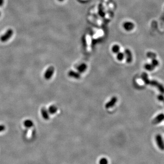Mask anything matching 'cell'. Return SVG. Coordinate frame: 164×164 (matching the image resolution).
Listing matches in <instances>:
<instances>
[{
  "instance_id": "obj_1",
  "label": "cell",
  "mask_w": 164,
  "mask_h": 164,
  "mask_svg": "<svg viewBox=\"0 0 164 164\" xmlns=\"http://www.w3.org/2000/svg\"><path fill=\"white\" fill-rule=\"evenodd\" d=\"M149 85L157 88L161 94H164V86L158 81L156 80H150Z\"/></svg>"
},
{
  "instance_id": "obj_2",
  "label": "cell",
  "mask_w": 164,
  "mask_h": 164,
  "mask_svg": "<svg viewBox=\"0 0 164 164\" xmlns=\"http://www.w3.org/2000/svg\"><path fill=\"white\" fill-rule=\"evenodd\" d=\"M155 140L159 149L162 151H164V141L161 135L160 134L156 135Z\"/></svg>"
},
{
  "instance_id": "obj_3",
  "label": "cell",
  "mask_w": 164,
  "mask_h": 164,
  "mask_svg": "<svg viewBox=\"0 0 164 164\" xmlns=\"http://www.w3.org/2000/svg\"><path fill=\"white\" fill-rule=\"evenodd\" d=\"M13 34V31L12 29H9L7 31L4 35H2L0 38V40L2 42H6L12 37Z\"/></svg>"
},
{
  "instance_id": "obj_4",
  "label": "cell",
  "mask_w": 164,
  "mask_h": 164,
  "mask_svg": "<svg viewBox=\"0 0 164 164\" xmlns=\"http://www.w3.org/2000/svg\"><path fill=\"white\" fill-rule=\"evenodd\" d=\"M123 27L124 29L128 31H130L133 30L134 27V23L132 22L126 21L124 22L123 24Z\"/></svg>"
},
{
  "instance_id": "obj_5",
  "label": "cell",
  "mask_w": 164,
  "mask_h": 164,
  "mask_svg": "<svg viewBox=\"0 0 164 164\" xmlns=\"http://www.w3.org/2000/svg\"><path fill=\"white\" fill-rule=\"evenodd\" d=\"M54 68L53 66L49 67L47 69L44 74V78L46 79L49 80L52 77L54 74Z\"/></svg>"
},
{
  "instance_id": "obj_6",
  "label": "cell",
  "mask_w": 164,
  "mask_h": 164,
  "mask_svg": "<svg viewBox=\"0 0 164 164\" xmlns=\"http://www.w3.org/2000/svg\"><path fill=\"white\" fill-rule=\"evenodd\" d=\"M164 120V114L163 113H160L157 115L154 118L152 121L153 125H156L163 122Z\"/></svg>"
},
{
  "instance_id": "obj_7",
  "label": "cell",
  "mask_w": 164,
  "mask_h": 164,
  "mask_svg": "<svg viewBox=\"0 0 164 164\" xmlns=\"http://www.w3.org/2000/svg\"><path fill=\"white\" fill-rule=\"evenodd\" d=\"M124 54L126 58V62L128 63H131L133 60V55L131 51L129 49H126L124 51Z\"/></svg>"
},
{
  "instance_id": "obj_8",
  "label": "cell",
  "mask_w": 164,
  "mask_h": 164,
  "mask_svg": "<svg viewBox=\"0 0 164 164\" xmlns=\"http://www.w3.org/2000/svg\"><path fill=\"white\" fill-rule=\"evenodd\" d=\"M118 101V99L116 97H113L110 100L105 104V107L106 109H108L111 108H112L115 106V104L117 103Z\"/></svg>"
},
{
  "instance_id": "obj_9",
  "label": "cell",
  "mask_w": 164,
  "mask_h": 164,
  "mask_svg": "<svg viewBox=\"0 0 164 164\" xmlns=\"http://www.w3.org/2000/svg\"><path fill=\"white\" fill-rule=\"evenodd\" d=\"M68 75L71 78H73L76 79H79L81 77L80 73L75 72L73 70H70V71H69Z\"/></svg>"
},
{
  "instance_id": "obj_10",
  "label": "cell",
  "mask_w": 164,
  "mask_h": 164,
  "mask_svg": "<svg viewBox=\"0 0 164 164\" xmlns=\"http://www.w3.org/2000/svg\"><path fill=\"white\" fill-rule=\"evenodd\" d=\"M41 114L42 118L45 120H48L49 118V115L47 110L45 107H43L41 109Z\"/></svg>"
},
{
  "instance_id": "obj_11",
  "label": "cell",
  "mask_w": 164,
  "mask_h": 164,
  "mask_svg": "<svg viewBox=\"0 0 164 164\" xmlns=\"http://www.w3.org/2000/svg\"><path fill=\"white\" fill-rule=\"evenodd\" d=\"M141 78L144 83L146 85H149L150 80L149 78L148 74L145 72H143L141 74Z\"/></svg>"
},
{
  "instance_id": "obj_12",
  "label": "cell",
  "mask_w": 164,
  "mask_h": 164,
  "mask_svg": "<svg viewBox=\"0 0 164 164\" xmlns=\"http://www.w3.org/2000/svg\"><path fill=\"white\" fill-rule=\"evenodd\" d=\"M87 69V65L85 63H82L80 65H79L78 68L77 70L78 71V72L80 73H84Z\"/></svg>"
},
{
  "instance_id": "obj_13",
  "label": "cell",
  "mask_w": 164,
  "mask_h": 164,
  "mask_svg": "<svg viewBox=\"0 0 164 164\" xmlns=\"http://www.w3.org/2000/svg\"><path fill=\"white\" fill-rule=\"evenodd\" d=\"M57 107L54 105H52L50 106L49 108H48V109L49 114H51V115H54V114H55L57 112Z\"/></svg>"
},
{
  "instance_id": "obj_14",
  "label": "cell",
  "mask_w": 164,
  "mask_h": 164,
  "mask_svg": "<svg viewBox=\"0 0 164 164\" xmlns=\"http://www.w3.org/2000/svg\"><path fill=\"white\" fill-rule=\"evenodd\" d=\"M24 125L26 128H31L33 125V122L30 119H27L24 122Z\"/></svg>"
},
{
  "instance_id": "obj_15",
  "label": "cell",
  "mask_w": 164,
  "mask_h": 164,
  "mask_svg": "<svg viewBox=\"0 0 164 164\" xmlns=\"http://www.w3.org/2000/svg\"><path fill=\"white\" fill-rule=\"evenodd\" d=\"M144 68L148 71H152L155 69V67L151 63H146L144 65Z\"/></svg>"
},
{
  "instance_id": "obj_16",
  "label": "cell",
  "mask_w": 164,
  "mask_h": 164,
  "mask_svg": "<svg viewBox=\"0 0 164 164\" xmlns=\"http://www.w3.org/2000/svg\"><path fill=\"white\" fill-rule=\"evenodd\" d=\"M112 51L114 54H117L120 51V47L118 44H115L112 47Z\"/></svg>"
},
{
  "instance_id": "obj_17",
  "label": "cell",
  "mask_w": 164,
  "mask_h": 164,
  "mask_svg": "<svg viewBox=\"0 0 164 164\" xmlns=\"http://www.w3.org/2000/svg\"><path fill=\"white\" fill-rule=\"evenodd\" d=\"M116 57H117V60L118 61H122L125 57V55L124 53L119 52L117 54Z\"/></svg>"
},
{
  "instance_id": "obj_18",
  "label": "cell",
  "mask_w": 164,
  "mask_h": 164,
  "mask_svg": "<svg viewBox=\"0 0 164 164\" xmlns=\"http://www.w3.org/2000/svg\"><path fill=\"white\" fill-rule=\"evenodd\" d=\"M146 56L149 58L151 59V60L156 58L157 57L156 54L152 52H148L146 54Z\"/></svg>"
},
{
  "instance_id": "obj_19",
  "label": "cell",
  "mask_w": 164,
  "mask_h": 164,
  "mask_svg": "<svg viewBox=\"0 0 164 164\" xmlns=\"http://www.w3.org/2000/svg\"><path fill=\"white\" fill-rule=\"evenodd\" d=\"M152 64L155 68L156 67H157L159 65V62L158 60L156 59V58H155V59H152L151 60V63Z\"/></svg>"
},
{
  "instance_id": "obj_20",
  "label": "cell",
  "mask_w": 164,
  "mask_h": 164,
  "mask_svg": "<svg viewBox=\"0 0 164 164\" xmlns=\"http://www.w3.org/2000/svg\"><path fill=\"white\" fill-rule=\"evenodd\" d=\"M108 161L106 158H101L99 161V164H108Z\"/></svg>"
},
{
  "instance_id": "obj_21",
  "label": "cell",
  "mask_w": 164,
  "mask_h": 164,
  "mask_svg": "<svg viewBox=\"0 0 164 164\" xmlns=\"http://www.w3.org/2000/svg\"><path fill=\"white\" fill-rule=\"evenodd\" d=\"M157 99L161 102H163L164 100V96L163 94H159L157 96Z\"/></svg>"
},
{
  "instance_id": "obj_22",
  "label": "cell",
  "mask_w": 164,
  "mask_h": 164,
  "mask_svg": "<svg viewBox=\"0 0 164 164\" xmlns=\"http://www.w3.org/2000/svg\"><path fill=\"white\" fill-rule=\"evenodd\" d=\"M160 24L161 26H163L164 24V11L162 15L160 16Z\"/></svg>"
},
{
  "instance_id": "obj_23",
  "label": "cell",
  "mask_w": 164,
  "mask_h": 164,
  "mask_svg": "<svg viewBox=\"0 0 164 164\" xmlns=\"http://www.w3.org/2000/svg\"><path fill=\"white\" fill-rule=\"evenodd\" d=\"M5 130V126L3 125H0V132L4 131Z\"/></svg>"
},
{
  "instance_id": "obj_24",
  "label": "cell",
  "mask_w": 164,
  "mask_h": 164,
  "mask_svg": "<svg viewBox=\"0 0 164 164\" xmlns=\"http://www.w3.org/2000/svg\"><path fill=\"white\" fill-rule=\"evenodd\" d=\"M4 3V0H0V7H1Z\"/></svg>"
},
{
  "instance_id": "obj_25",
  "label": "cell",
  "mask_w": 164,
  "mask_h": 164,
  "mask_svg": "<svg viewBox=\"0 0 164 164\" xmlns=\"http://www.w3.org/2000/svg\"><path fill=\"white\" fill-rule=\"evenodd\" d=\"M58 1H61V2H62V1H63L64 0H58Z\"/></svg>"
},
{
  "instance_id": "obj_26",
  "label": "cell",
  "mask_w": 164,
  "mask_h": 164,
  "mask_svg": "<svg viewBox=\"0 0 164 164\" xmlns=\"http://www.w3.org/2000/svg\"><path fill=\"white\" fill-rule=\"evenodd\" d=\"M163 102V103H164V101H163V102Z\"/></svg>"
},
{
  "instance_id": "obj_27",
  "label": "cell",
  "mask_w": 164,
  "mask_h": 164,
  "mask_svg": "<svg viewBox=\"0 0 164 164\" xmlns=\"http://www.w3.org/2000/svg\"></svg>"
}]
</instances>
